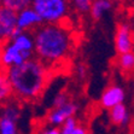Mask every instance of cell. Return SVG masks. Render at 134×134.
Masks as SVG:
<instances>
[{
  "mask_svg": "<svg viewBox=\"0 0 134 134\" xmlns=\"http://www.w3.org/2000/svg\"><path fill=\"white\" fill-rule=\"evenodd\" d=\"M31 34L34 57L50 70L62 65L71 57L75 37L65 24H41Z\"/></svg>",
  "mask_w": 134,
  "mask_h": 134,
  "instance_id": "obj_1",
  "label": "cell"
},
{
  "mask_svg": "<svg viewBox=\"0 0 134 134\" xmlns=\"http://www.w3.org/2000/svg\"><path fill=\"white\" fill-rule=\"evenodd\" d=\"M11 85L13 98L33 102L40 97L50 81L51 70L35 57L4 70Z\"/></svg>",
  "mask_w": 134,
  "mask_h": 134,
  "instance_id": "obj_2",
  "label": "cell"
},
{
  "mask_svg": "<svg viewBox=\"0 0 134 134\" xmlns=\"http://www.w3.org/2000/svg\"><path fill=\"white\" fill-rule=\"evenodd\" d=\"M30 7L42 24H64L71 10L69 0H33Z\"/></svg>",
  "mask_w": 134,
  "mask_h": 134,
  "instance_id": "obj_3",
  "label": "cell"
},
{
  "mask_svg": "<svg viewBox=\"0 0 134 134\" xmlns=\"http://www.w3.org/2000/svg\"><path fill=\"white\" fill-rule=\"evenodd\" d=\"M34 56L27 54V53L19 51L11 41H7L5 44L0 45V64L4 70L15 65H19L25 60L30 59Z\"/></svg>",
  "mask_w": 134,
  "mask_h": 134,
  "instance_id": "obj_4",
  "label": "cell"
},
{
  "mask_svg": "<svg viewBox=\"0 0 134 134\" xmlns=\"http://www.w3.org/2000/svg\"><path fill=\"white\" fill-rule=\"evenodd\" d=\"M16 16L17 12L4 6H0V45L11 40L16 31Z\"/></svg>",
  "mask_w": 134,
  "mask_h": 134,
  "instance_id": "obj_5",
  "label": "cell"
},
{
  "mask_svg": "<svg viewBox=\"0 0 134 134\" xmlns=\"http://www.w3.org/2000/svg\"><path fill=\"white\" fill-rule=\"evenodd\" d=\"M115 48L117 54L133 52V30L128 23H120L116 29Z\"/></svg>",
  "mask_w": 134,
  "mask_h": 134,
  "instance_id": "obj_6",
  "label": "cell"
},
{
  "mask_svg": "<svg viewBox=\"0 0 134 134\" xmlns=\"http://www.w3.org/2000/svg\"><path fill=\"white\" fill-rule=\"evenodd\" d=\"M42 24L40 17L30 6L17 12L16 16V27L19 31L33 33L39 25Z\"/></svg>",
  "mask_w": 134,
  "mask_h": 134,
  "instance_id": "obj_7",
  "label": "cell"
},
{
  "mask_svg": "<svg viewBox=\"0 0 134 134\" xmlns=\"http://www.w3.org/2000/svg\"><path fill=\"white\" fill-rule=\"evenodd\" d=\"M76 111H77V105L70 100L62 106L53 108L47 115V122L52 127L58 128L64 121H66L70 117H74Z\"/></svg>",
  "mask_w": 134,
  "mask_h": 134,
  "instance_id": "obj_8",
  "label": "cell"
},
{
  "mask_svg": "<svg viewBox=\"0 0 134 134\" xmlns=\"http://www.w3.org/2000/svg\"><path fill=\"white\" fill-rule=\"evenodd\" d=\"M126 99V92L121 86L111 85L103 92L100 97V105L104 109L110 110L114 106L122 104Z\"/></svg>",
  "mask_w": 134,
  "mask_h": 134,
  "instance_id": "obj_9",
  "label": "cell"
},
{
  "mask_svg": "<svg viewBox=\"0 0 134 134\" xmlns=\"http://www.w3.org/2000/svg\"><path fill=\"white\" fill-rule=\"evenodd\" d=\"M109 117L114 125L119 126V127H126L129 123L131 114L125 103H122L109 110Z\"/></svg>",
  "mask_w": 134,
  "mask_h": 134,
  "instance_id": "obj_10",
  "label": "cell"
},
{
  "mask_svg": "<svg viewBox=\"0 0 134 134\" xmlns=\"http://www.w3.org/2000/svg\"><path fill=\"white\" fill-rule=\"evenodd\" d=\"M111 0H93L90 7V15L94 21H99L112 9Z\"/></svg>",
  "mask_w": 134,
  "mask_h": 134,
  "instance_id": "obj_11",
  "label": "cell"
},
{
  "mask_svg": "<svg viewBox=\"0 0 134 134\" xmlns=\"http://www.w3.org/2000/svg\"><path fill=\"white\" fill-rule=\"evenodd\" d=\"M12 98L13 94L12 90H11V85L4 71L0 74V105H5L10 100H12Z\"/></svg>",
  "mask_w": 134,
  "mask_h": 134,
  "instance_id": "obj_12",
  "label": "cell"
},
{
  "mask_svg": "<svg viewBox=\"0 0 134 134\" xmlns=\"http://www.w3.org/2000/svg\"><path fill=\"white\" fill-rule=\"evenodd\" d=\"M117 66L123 72H131L134 68V54L133 52L122 53L117 56Z\"/></svg>",
  "mask_w": 134,
  "mask_h": 134,
  "instance_id": "obj_13",
  "label": "cell"
},
{
  "mask_svg": "<svg viewBox=\"0 0 134 134\" xmlns=\"http://www.w3.org/2000/svg\"><path fill=\"white\" fill-rule=\"evenodd\" d=\"M0 134H18L17 121L1 115L0 116Z\"/></svg>",
  "mask_w": 134,
  "mask_h": 134,
  "instance_id": "obj_14",
  "label": "cell"
},
{
  "mask_svg": "<svg viewBox=\"0 0 134 134\" xmlns=\"http://www.w3.org/2000/svg\"><path fill=\"white\" fill-rule=\"evenodd\" d=\"M33 0H0V6H4L6 9H10L18 12L23 9H27L31 5Z\"/></svg>",
  "mask_w": 134,
  "mask_h": 134,
  "instance_id": "obj_15",
  "label": "cell"
},
{
  "mask_svg": "<svg viewBox=\"0 0 134 134\" xmlns=\"http://www.w3.org/2000/svg\"><path fill=\"white\" fill-rule=\"evenodd\" d=\"M70 1V5H71L72 9H75L79 13H88L90 12V7L91 4L93 0H69Z\"/></svg>",
  "mask_w": 134,
  "mask_h": 134,
  "instance_id": "obj_16",
  "label": "cell"
},
{
  "mask_svg": "<svg viewBox=\"0 0 134 134\" xmlns=\"http://www.w3.org/2000/svg\"><path fill=\"white\" fill-rule=\"evenodd\" d=\"M77 125H79L77 120L75 119V116H74V117H70V119H68L66 121L63 122L62 125L58 127V129H59L60 134H70Z\"/></svg>",
  "mask_w": 134,
  "mask_h": 134,
  "instance_id": "obj_17",
  "label": "cell"
},
{
  "mask_svg": "<svg viewBox=\"0 0 134 134\" xmlns=\"http://www.w3.org/2000/svg\"><path fill=\"white\" fill-rule=\"evenodd\" d=\"M68 102H70L68 94L66 93H59V94H57L56 97L53 98L52 106L53 108H58V106H62V105H64V104H66Z\"/></svg>",
  "mask_w": 134,
  "mask_h": 134,
  "instance_id": "obj_18",
  "label": "cell"
},
{
  "mask_svg": "<svg viewBox=\"0 0 134 134\" xmlns=\"http://www.w3.org/2000/svg\"><path fill=\"white\" fill-rule=\"evenodd\" d=\"M76 71H77V76L80 79H85L87 75V69L83 64H79L77 68H76Z\"/></svg>",
  "mask_w": 134,
  "mask_h": 134,
  "instance_id": "obj_19",
  "label": "cell"
},
{
  "mask_svg": "<svg viewBox=\"0 0 134 134\" xmlns=\"http://www.w3.org/2000/svg\"><path fill=\"white\" fill-rule=\"evenodd\" d=\"M70 134H88V132H87V129H86L83 126L77 125L76 127L74 128V131H72Z\"/></svg>",
  "mask_w": 134,
  "mask_h": 134,
  "instance_id": "obj_20",
  "label": "cell"
},
{
  "mask_svg": "<svg viewBox=\"0 0 134 134\" xmlns=\"http://www.w3.org/2000/svg\"><path fill=\"white\" fill-rule=\"evenodd\" d=\"M40 134H60V133H59V129L57 127H47Z\"/></svg>",
  "mask_w": 134,
  "mask_h": 134,
  "instance_id": "obj_21",
  "label": "cell"
},
{
  "mask_svg": "<svg viewBox=\"0 0 134 134\" xmlns=\"http://www.w3.org/2000/svg\"><path fill=\"white\" fill-rule=\"evenodd\" d=\"M112 3H126V1H128V0H111Z\"/></svg>",
  "mask_w": 134,
  "mask_h": 134,
  "instance_id": "obj_22",
  "label": "cell"
},
{
  "mask_svg": "<svg viewBox=\"0 0 134 134\" xmlns=\"http://www.w3.org/2000/svg\"><path fill=\"white\" fill-rule=\"evenodd\" d=\"M1 72H4V69H3V66H1V64H0V74Z\"/></svg>",
  "mask_w": 134,
  "mask_h": 134,
  "instance_id": "obj_23",
  "label": "cell"
}]
</instances>
